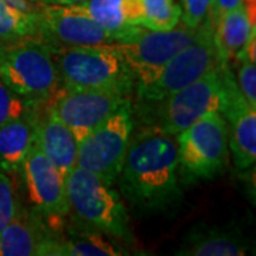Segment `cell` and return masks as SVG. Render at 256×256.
<instances>
[{
  "instance_id": "1",
  "label": "cell",
  "mask_w": 256,
  "mask_h": 256,
  "mask_svg": "<svg viewBox=\"0 0 256 256\" xmlns=\"http://www.w3.org/2000/svg\"><path fill=\"white\" fill-rule=\"evenodd\" d=\"M180 156L175 136L160 126L132 134L117 181L134 208L164 210L181 198Z\"/></svg>"
},
{
  "instance_id": "2",
  "label": "cell",
  "mask_w": 256,
  "mask_h": 256,
  "mask_svg": "<svg viewBox=\"0 0 256 256\" xmlns=\"http://www.w3.org/2000/svg\"><path fill=\"white\" fill-rule=\"evenodd\" d=\"M52 52L63 84L62 88L112 92L128 97L137 88L130 66L111 44L62 47Z\"/></svg>"
},
{
  "instance_id": "3",
  "label": "cell",
  "mask_w": 256,
  "mask_h": 256,
  "mask_svg": "<svg viewBox=\"0 0 256 256\" xmlns=\"http://www.w3.org/2000/svg\"><path fill=\"white\" fill-rule=\"evenodd\" d=\"M0 78L30 104L48 101L62 84L54 54L38 37L22 38L2 47Z\"/></svg>"
},
{
  "instance_id": "4",
  "label": "cell",
  "mask_w": 256,
  "mask_h": 256,
  "mask_svg": "<svg viewBox=\"0 0 256 256\" xmlns=\"http://www.w3.org/2000/svg\"><path fill=\"white\" fill-rule=\"evenodd\" d=\"M70 210L82 222L114 238L131 240V228L120 195L97 175L76 166L66 178Z\"/></svg>"
},
{
  "instance_id": "5",
  "label": "cell",
  "mask_w": 256,
  "mask_h": 256,
  "mask_svg": "<svg viewBox=\"0 0 256 256\" xmlns=\"http://www.w3.org/2000/svg\"><path fill=\"white\" fill-rule=\"evenodd\" d=\"M132 134L134 116L128 100L78 144L77 166L112 186L121 172Z\"/></svg>"
},
{
  "instance_id": "6",
  "label": "cell",
  "mask_w": 256,
  "mask_h": 256,
  "mask_svg": "<svg viewBox=\"0 0 256 256\" xmlns=\"http://www.w3.org/2000/svg\"><path fill=\"white\" fill-rule=\"evenodd\" d=\"M220 66L214 40V28L205 18L191 44L176 53L152 82L137 88V92L144 100L161 102Z\"/></svg>"
},
{
  "instance_id": "7",
  "label": "cell",
  "mask_w": 256,
  "mask_h": 256,
  "mask_svg": "<svg viewBox=\"0 0 256 256\" xmlns=\"http://www.w3.org/2000/svg\"><path fill=\"white\" fill-rule=\"evenodd\" d=\"M175 138L180 166L194 178L212 180L228 162V127L220 112L202 117Z\"/></svg>"
},
{
  "instance_id": "8",
  "label": "cell",
  "mask_w": 256,
  "mask_h": 256,
  "mask_svg": "<svg viewBox=\"0 0 256 256\" xmlns=\"http://www.w3.org/2000/svg\"><path fill=\"white\" fill-rule=\"evenodd\" d=\"M196 34L198 28L192 30L180 23L168 32L142 28L131 40L114 43L111 46L124 57L136 77L137 88H140L152 82L165 64L182 48L191 44L196 38Z\"/></svg>"
},
{
  "instance_id": "9",
  "label": "cell",
  "mask_w": 256,
  "mask_h": 256,
  "mask_svg": "<svg viewBox=\"0 0 256 256\" xmlns=\"http://www.w3.org/2000/svg\"><path fill=\"white\" fill-rule=\"evenodd\" d=\"M222 67L202 76L162 100L161 126L165 132L178 136L185 128L212 112H220L225 101Z\"/></svg>"
},
{
  "instance_id": "10",
  "label": "cell",
  "mask_w": 256,
  "mask_h": 256,
  "mask_svg": "<svg viewBox=\"0 0 256 256\" xmlns=\"http://www.w3.org/2000/svg\"><path fill=\"white\" fill-rule=\"evenodd\" d=\"M37 37L52 50L62 47L108 46L120 37L72 6L38 4Z\"/></svg>"
},
{
  "instance_id": "11",
  "label": "cell",
  "mask_w": 256,
  "mask_h": 256,
  "mask_svg": "<svg viewBox=\"0 0 256 256\" xmlns=\"http://www.w3.org/2000/svg\"><path fill=\"white\" fill-rule=\"evenodd\" d=\"M128 100L118 92L60 88L48 100V111L70 128L80 144Z\"/></svg>"
},
{
  "instance_id": "12",
  "label": "cell",
  "mask_w": 256,
  "mask_h": 256,
  "mask_svg": "<svg viewBox=\"0 0 256 256\" xmlns=\"http://www.w3.org/2000/svg\"><path fill=\"white\" fill-rule=\"evenodd\" d=\"M22 171L28 186V198L34 208L60 225V222L70 214L66 176L40 151L36 142L26 156Z\"/></svg>"
},
{
  "instance_id": "13",
  "label": "cell",
  "mask_w": 256,
  "mask_h": 256,
  "mask_svg": "<svg viewBox=\"0 0 256 256\" xmlns=\"http://www.w3.org/2000/svg\"><path fill=\"white\" fill-rule=\"evenodd\" d=\"M225 101L220 114L228 127L229 150L239 171H246L256 161V108L249 106L228 66L222 67Z\"/></svg>"
},
{
  "instance_id": "14",
  "label": "cell",
  "mask_w": 256,
  "mask_h": 256,
  "mask_svg": "<svg viewBox=\"0 0 256 256\" xmlns=\"http://www.w3.org/2000/svg\"><path fill=\"white\" fill-rule=\"evenodd\" d=\"M34 142L66 178L77 166L78 141L70 128L48 110L44 118L37 120Z\"/></svg>"
},
{
  "instance_id": "15",
  "label": "cell",
  "mask_w": 256,
  "mask_h": 256,
  "mask_svg": "<svg viewBox=\"0 0 256 256\" xmlns=\"http://www.w3.org/2000/svg\"><path fill=\"white\" fill-rule=\"evenodd\" d=\"M37 120L32 110L0 126V171L18 172L34 146Z\"/></svg>"
},
{
  "instance_id": "16",
  "label": "cell",
  "mask_w": 256,
  "mask_h": 256,
  "mask_svg": "<svg viewBox=\"0 0 256 256\" xmlns=\"http://www.w3.org/2000/svg\"><path fill=\"white\" fill-rule=\"evenodd\" d=\"M212 28L215 46L222 66H229L230 62L236 60L248 42L256 36V24L249 20L242 4L220 16L212 24Z\"/></svg>"
},
{
  "instance_id": "17",
  "label": "cell",
  "mask_w": 256,
  "mask_h": 256,
  "mask_svg": "<svg viewBox=\"0 0 256 256\" xmlns=\"http://www.w3.org/2000/svg\"><path fill=\"white\" fill-rule=\"evenodd\" d=\"M248 254L245 239L225 229H194L185 238L176 255L184 256H242Z\"/></svg>"
},
{
  "instance_id": "18",
  "label": "cell",
  "mask_w": 256,
  "mask_h": 256,
  "mask_svg": "<svg viewBox=\"0 0 256 256\" xmlns=\"http://www.w3.org/2000/svg\"><path fill=\"white\" fill-rule=\"evenodd\" d=\"M47 235L43 224L23 210L0 232V256H37L40 244Z\"/></svg>"
},
{
  "instance_id": "19",
  "label": "cell",
  "mask_w": 256,
  "mask_h": 256,
  "mask_svg": "<svg viewBox=\"0 0 256 256\" xmlns=\"http://www.w3.org/2000/svg\"><path fill=\"white\" fill-rule=\"evenodd\" d=\"M127 2L128 0H87L72 8L92 18L104 28L116 33L120 37V42H128L137 36L144 28L131 26L127 23Z\"/></svg>"
},
{
  "instance_id": "20",
  "label": "cell",
  "mask_w": 256,
  "mask_h": 256,
  "mask_svg": "<svg viewBox=\"0 0 256 256\" xmlns=\"http://www.w3.org/2000/svg\"><path fill=\"white\" fill-rule=\"evenodd\" d=\"M117 248L98 234H82L73 239H44L37 256H118Z\"/></svg>"
},
{
  "instance_id": "21",
  "label": "cell",
  "mask_w": 256,
  "mask_h": 256,
  "mask_svg": "<svg viewBox=\"0 0 256 256\" xmlns=\"http://www.w3.org/2000/svg\"><path fill=\"white\" fill-rule=\"evenodd\" d=\"M37 13L30 14L10 8L0 0V42L12 43L22 38L37 37Z\"/></svg>"
},
{
  "instance_id": "22",
  "label": "cell",
  "mask_w": 256,
  "mask_h": 256,
  "mask_svg": "<svg viewBox=\"0 0 256 256\" xmlns=\"http://www.w3.org/2000/svg\"><path fill=\"white\" fill-rule=\"evenodd\" d=\"M141 28L168 32L181 23V6L175 0H141Z\"/></svg>"
},
{
  "instance_id": "23",
  "label": "cell",
  "mask_w": 256,
  "mask_h": 256,
  "mask_svg": "<svg viewBox=\"0 0 256 256\" xmlns=\"http://www.w3.org/2000/svg\"><path fill=\"white\" fill-rule=\"evenodd\" d=\"M32 106L33 104L12 92L0 78V126L24 116Z\"/></svg>"
},
{
  "instance_id": "24",
  "label": "cell",
  "mask_w": 256,
  "mask_h": 256,
  "mask_svg": "<svg viewBox=\"0 0 256 256\" xmlns=\"http://www.w3.org/2000/svg\"><path fill=\"white\" fill-rule=\"evenodd\" d=\"M18 201L13 181L8 172L0 171V232L9 225L18 214Z\"/></svg>"
},
{
  "instance_id": "25",
  "label": "cell",
  "mask_w": 256,
  "mask_h": 256,
  "mask_svg": "<svg viewBox=\"0 0 256 256\" xmlns=\"http://www.w3.org/2000/svg\"><path fill=\"white\" fill-rule=\"evenodd\" d=\"M212 0H181V20L184 26L196 30L208 16Z\"/></svg>"
},
{
  "instance_id": "26",
  "label": "cell",
  "mask_w": 256,
  "mask_h": 256,
  "mask_svg": "<svg viewBox=\"0 0 256 256\" xmlns=\"http://www.w3.org/2000/svg\"><path fill=\"white\" fill-rule=\"evenodd\" d=\"M239 63L240 67L236 77V84L248 104L256 108V62L242 60Z\"/></svg>"
},
{
  "instance_id": "27",
  "label": "cell",
  "mask_w": 256,
  "mask_h": 256,
  "mask_svg": "<svg viewBox=\"0 0 256 256\" xmlns=\"http://www.w3.org/2000/svg\"><path fill=\"white\" fill-rule=\"evenodd\" d=\"M240 4H242V0H212L206 20L210 24H214L220 16L226 14L230 10L236 9Z\"/></svg>"
},
{
  "instance_id": "28",
  "label": "cell",
  "mask_w": 256,
  "mask_h": 256,
  "mask_svg": "<svg viewBox=\"0 0 256 256\" xmlns=\"http://www.w3.org/2000/svg\"><path fill=\"white\" fill-rule=\"evenodd\" d=\"M6 4H9L10 8L18 9L24 13H30V14H36L38 12V4L34 3L33 0H2Z\"/></svg>"
},
{
  "instance_id": "29",
  "label": "cell",
  "mask_w": 256,
  "mask_h": 256,
  "mask_svg": "<svg viewBox=\"0 0 256 256\" xmlns=\"http://www.w3.org/2000/svg\"><path fill=\"white\" fill-rule=\"evenodd\" d=\"M37 4H46V6H74L82 4L87 0H33Z\"/></svg>"
},
{
  "instance_id": "30",
  "label": "cell",
  "mask_w": 256,
  "mask_h": 256,
  "mask_svg": "<svg viewBox=\"0 0 256 256\" xmlns=\"http://www.w3.org/2000/svg\"><path fill=\"white\" fill-rule=\"evenodd\" d=\"M2 47H3V44H2V42H0V52H2Z\"/></svg>"
}]
</instances>
